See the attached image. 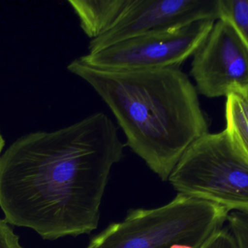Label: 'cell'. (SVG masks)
<instances>
[{"mask_svg": "<svg viewBox=\"0 0 248 248\" xmlns=\"http://www.w3.org/2000/svg\"><path fill=\"white\" fill-rule=\"evenodd\" d=\"M125 147L103 112L20 137L0 155L4 220L46 240L90 234L98 226L110 170Z\"/></svg>", "mask_w": 248, "mask_h": 248, "instance_id": "cell-1", "label": "cell"}, {"mask_svg": "<svg viewBox=\"0 0 248 248\" xmlns=\"http://www.w3.org/2000/svg\"><path fill=\"white\" fill-rule=\"evenodd\" d=\"M67 69L84 80L114 115L133 152L162 181L208 132L198 92L181 69H102L76 58Z\"/></svg>", "mask_w": 248, "mask_h": 248, "instance_id": "cell-2", "label": "cell"}, {"mask_svg": "<svg viewBox=\"0 0 248 248\" xmlns=\"http://www.w3.org/2000/svg\"><path fill=\"white\" fill-rule=\"evenodd\" d=\"M230 212L216 202L179 193L160 208L131 210L87 248H170L174 244L200 248L221 230Z\"/></svg>", "mask_w": 248, "mask_h": 248, "instance_id": "cell-3", "label": "cell"}, {"mask_svg": "<svg viewBox=\"0 0 248 248\" xmlns=\"http://www.w3.org/2000/svg\"><path fill=\"white\" fill-rule=\"evenodd\" d=\"M169 180L179 193L248 212V157L224 130L195 141Z\"/></svg>", "mask_w": 248, "mask_h": 248, "instance_id": "cell-4", "label": "cell"}, {"mask_svg": "<svg viewBox=\"0 0 248 248\" xmlns=\"http://www.w3.org/2000/svg\"><path fill=\"white\" fill-rule=\"evenodd\" d=\"M216 21L201 20L178 29L147 32L86 54L79 59L102 69H181L205 42Z\"/></svg>", "mask_w": 248, "mask_h": 248, "instance_id": "cell-5", "label": "cell"}, {"mask_svg": "<svg viewBox=\"0 0 248 248\" xmlns=\"http://www.w3.org/2000/svg\"><path fill=\"white\" fill-rule=\"evenodd\" d=\"M190 75L198 93L209 99L248 87V50L227 20L214 23L193 55Z\"/></svg>", "mask_w": 248, "mask_h": 248, "instance_id": "cell-6", "label": "cell"}, {"mask_svg": "<svg viewBox=\"0 0 248 248\" xmlns=\"http://www.w3.org/2000/svg\"><path fill=\"white\" fill-rule=\"evenodd\" d=\"M219 19V0H128L116 23L89 44L88 53L151 32Z\"/></svg>", "mask_w": 248, "mask_h": 248, "instance_id": "cell-7", "label": "cell"}, {"mask_svg": "<svg viewBox=\"0 0 248 248\" xmlns=\"http://www.w3.org/2000/svg\"><path fill=\"white\" fill-rule=\"evenodd\" d=\"M86 36L94 39L108 31L123 13L128 0H69Z\"/></svg>", "mask_w": 248, "mask_h": 248, "instance_id": "cell-8", "label": "cell"}, {"mask_svg": "<svg viewBox=\"0 0 248 248\" xmlns=\"http://www.w3.org/2000/svg\"><path fill=\"white\" fill-rule=\"evenodd\" d=\"M225 119L224 131L248 157V87L232 92L227 96Z\"/></svg>", "mask_w": 248, "mask_h": 248, "instance_id": "cell-9", "label": "cell"}, {"mask_svg": "<svg viewBox=\"0 0 248 248\" xmlns=\"http://www.w3.org/2000/svg\"><path fill=\"white\" fill-rule=\"evenodd\" d=\"M219 19L233 26L248 50V0H219Z\"/></svg>", "mask_w": 248, "mask_h": 248, "instance_id": "cell-10", "label": "cell"}, {"mask_svg": "<svg viewBox=\"0 0 248 248\" xmlns=\"http://www.w3.org/2000/svg\"><path fill=\"white\" fill-rule=\"evenodd\" d=\"M227 221L239 248H248V212L230 211Z\"/></svg>", "mask_w": 248, "mask_h": 248, "instance_id": "cell-11", "label": "cell"}, {"mask_svg": "<svg viewBox=\"0 0 248 248\" xmlns=\"http://www.w3.org/2000/svg\"><path fill=\"white\" fill-rule=\"evenodd\" d=\"M200 248H239V246L231 231L227 229H221Z\"/></svg>", "mask_w": 248, "mask_h": 248, "instance_id": "cell-12", "label": "cell"}, {"mask_svg": "<svg viewBox=\"0 0 248 248\" xmlns=\"http://www.w3.org/2000/svg\"><path fill=\"white\" fill-rule=\"evenodd\" d=\"M0 248H23L20 237L4 219H0Z\"/></svg>", "mask_w": 248, "mask_h": 248, "instance_id": "cell-13", "label": "cell"}, {"mask_svg": "<svg viewBox=\"0 0 248 248\" xmlns=\"http://www.w3.org/2000/svg\"><path fill=\"white\" fill-rule=\"evenodd\" d=\"M4 145H5V141H4V138H3L2 135H1V132H0V155L2 153Z\"/></svg>", "mask_w": 248, "mask_h": 248, "instance_id": "cell-14", "label": "cell"}, {"mask_svg": "<svg viewBox=\"0 0 248 248\" xmlns=\"http://www.w3.org/2000/svg\"><path fill=\"white\" fill-rule=\"evenodd\" d=\"M170 248H194L192 246H186L183 244H174L170 247Z\"/></svg>", "mask_w": 248, "mask_h": 248, "instance_id": "cell-15", "label": "cell"}]
</instances>
